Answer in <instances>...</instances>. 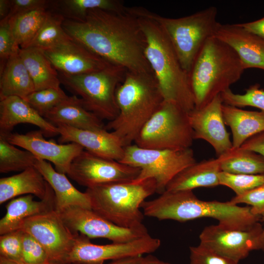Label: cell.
Returning a JSON list of instances; mask_svg holds the SVG:
<instances>
[{
    "mask_svg": "<svg viewBox=\"0 0 264 264\" xmlns=\"http://www.w3.org/2000/svg\"><path fill=\"white\" fill-rule=\"evenodd\" d=\"M63 26L72 39L109 63L153 74L145 56V38L138 19L127 7L121 12L90 10L84 21L65 19Z\"/></svg>",
    "mask_w": 264,
    "mask_h": 264,
    "instance_id": "6da1fadb",
    "label": "cell"
},
{
    "mask_svg": "<svg viewBox=\"0 0 264 264\" xmlns=\"http://www.w3.org/2000/svg\"><path fill=\"white\" fill-rule=\"evenodd\" d=\"M141 208L144 216L159 220L185 222L210 218L218 220L220 226L233 230L251 229L261 219L251 212L250 206H240L229 201L202 200L193 190L165 191L154 199L144 201Z\"/></svg>",
    "mask_w": 264,
    "mask_h": 264,
    "instance_id": "7a4b0ae2",
    "label": "cell"
},
{
    "mask_svg": "<svg viewBox=\"0 0 264 264\" xmlns=\"http://www.w3.org/2000/svg\"><path fill=\"white\" fill-rule=\"evenodd\" d=\"M118 116L105 126L125 147L134 143L163 97L153 74L127 71L116 91Z\"/></svg>",
    "mask_w": 264,
    "mask_h": 264,
    "instance_id": "3957f363",
    "label": "cell"
},
{
    "mask_svg": "<svg viewBox=\"0 0 264 264\" xmlns=\"http://www.w3.org/2000/svg\"><path fill=\"white\" fill-rule=\"evenodd\" d=\"M137 17L145 38V56L164 100L176 103L188 112L192 111L195 105L189 74L167 36L154 21Z\"/></svg>",
    "mask_w": 264,
    "mask_h": 264,
    "instance_id": "277c9868",
    "label": "cell"
},
{
    "mask_svg": "<svg viewBox=\"0 0 264 264\" xmlns=\"http://www.w3.org/2000/svg\"><path fill=\"white\" fill-rule=\"evenodd\" d=\"M244 70L239 57L229 45L214 36L208 39L189 73L195 108H203L230 89Z\"/></svg>",
    "mask_w": 264,
    "mask_h": 264,
    "instance_id": "5b68a950",
    "label": "cell"
},
{
    "mask_svg": "<svg viewBox=\"0 0 264 264\" xmlns=\"http://www.w3.org/2000/svg\"><path fill=\"white\" fill-rule=\"evenodd\" d=\"M127 9L137 17L151 19L159 25L188 74L200 50L207 40L214 36L220 24L215 6L179 18L164 17L142 7H127Z\"/></svg>",
    "mask_w": 264,
    "mask_h": 264,
    "instance_id": "8992f818",
    "label": "cell"
},
{
    "mask_svg": "<svg viewBox=\"0 0 264 264\" xmlns=\"http://www.w3.org/2000/svg\"><path fill=\"white\" fill-rule=\"evenodd\" d=\"M85 192L94 212L118 226L133 228L144 225L141 205L156 192V184L153 179L109 183L87 188Z\"/></svg>",
    "mask_w": 264,
    "mask_h": 264,
    "instance_id": "52a82bcc",
    "label": "cell"
},
{
    "mask_svg": "<svg viewBox=\"0 0 264 264\" xmlns=\"http://www.w3.org/2000/svg\"><path fill=\"white\" fill-rule=\"evenodd\" d=\"M127 70L111 64L95 72L80 75L58 73L61 84L81 97L84 107L101 120H114L119 114L116 91Z\"/></svg>",
    "mask_w": 264,
    "mask_h": 264,
    "instance_id": "ba28073f",
    "label": "cell"
},
{
    "mask_svg": "<svg viewBox=\"0 0 264 264\" xmlns=\"http://www.w3.org/2000/svg\"><path fill=\"white\" fill-rule=\"evenodd\" d=\"M194 140L188 112L176 103L164 100L134 143L144 149L178 150L190 148Z\"/></svg>",
    "mask_w": 264,
    "mask_h": 264,
    "instance_id": "9c48e42d",
    "label": "cell"
},
{
    "mask_svg": "<svg viewBox=\"0 0 264 264\" xmlns=\"http://www.w3.org/2000/svg\"><path fill=\"white\" fill-rule=\"evenodd\" d=\"M140 169L135 183L153 179L156 193H164L171 181L181 171L196 162L193 150H155L140 148L132 144L124 148V154L119 161Z\"/></svg>",
    "mask_w": 264,
    "mask_h": 264,
    "instance_id": "30bf717a",
    "label": "cell"
},
{
    "mask_svg": "<svg viewBox=\"0 0 264 264\" xmlns=\"http://www.w3.org/2000/svg\"><path fill=\"white\" fill-rule=\"evenodd\" d=\"M18 230L35 239L46 251L50 262L56 264H66L78 234L66 226L56 209L24 220Z\"/></svg>",
    "mask_w": 264,
    "mask_h": 264,
    "instance_id": "8fae6325",
    "label": "cell"
},
{
    "mask_svg": "<svg viewBox=\"0 0 264 264\" xmlns=\"http://www.w3.org/2000/svg\"><path fill=\"white\" fill-rule=\"evenodd\" d=\"M160 244L159 239L150 234L127 242L101 245L91 243L88 238L78 233L66 264H103L108 260L113 261L152 253Z\"/></svg>",
    "mask_w": 264,
    "mask_h": 264,
    "instance_id": "7c38bea8",
    "label": "cell"
},
{
    "mask_svg": "<svg viewBox=\"0 0 264 264\" xmlns=\"http://www.w3.org/2000/svg\"><path fill=\"white\" fill-rule=\"evenodd\" d=\"M59 212L65 224L73 232L89 239L103 238L114 243H123L149 234L144 225L133 228L120 227L91 209L73 206Z\"/></svg>",
    "mask_w": 264,
    "mask_h": 264,
    "instance_id": "4fadbf2b",
    "label": "cell"
},
{
    "mask_svg": "<svg viewBox=\"0 0 264 264\" xmlns=\"http://www.w3.org/2000/svg\"><path fill=\"white\" fill-rule=\"evenodd\" d=\"M140 169L83 150L72 161L67 175L87 188L99 184L133 181Z\"/></svg>",
    "mask_w": 264,
    "mask_h": 264,
    "instance_id": "5bb4252c",
    "label": "cell"
},
{
    "mask_svg": "<svg viewBox=\"0 0 264 264\" xmlns=\"http://www.w3.org/2000/svg\"><path fill=\"white\" fill-rule=\"evenodd\" d=\"M262 230V225L260 223L248 230L228 229L219 224L208 225L199 235V244L239 263L246 258L251 251L258 250Z\"/></svg>",
    "mask_w": 264,
    "mask_h": 264,
    "instance_id": "9a60e30c",
    "label": "cell"
},
{
    "mask_svg": "<svg viewBox=\"0 0 264 264\" xmlns=\"http://www.w3.org/2000/svg\"><path fill=\"white\" fill-rule=\"evenodd\" d=\"M220 94L201 109L188 112L194 139H202L210 144L218 157L233 148L230 134L224 122Z\"/></svg>",
    "mask_w": 264,
    "mask_h": 264,
    "instance_id": "2e32d148",
    "label": "cell"
},
{
    "mask_svg": "<svg viewBox=\"0 0 264 264\" xmlns=\"http://www.w3.org/2000/svg\"><path fill=\"white\" fill-rule=\"evenodd\" d=\"M44 135L39 130L25 134L11 133L4 137L11 144L30 152L41 159L52 162L57 172L67 174L72 161L84 149L74 142L58 144L47 140Z\"/></svg>",
    "mask_w": 264,
    "mask_h": 264,
    "instance_id": "e0dca14e",
    "label": "cell"
},
{
    "mask_svg": "<svg viewBox=\"0 0 264 264\" xmlns=\"http://www.w3.org/2000/svg\"><path fill=\"white\" fill-rule=\"evenodd\" d=\"M43 51L58 73L68 75L93 72L111 65L71 37Z\"/></svg>",
    "mask_w": 264,
    "mask_h": 264,
    "instance_id": "ac0fdd59",
    "label": "cell"
},
{
    "mask_svg": "<svg viewBox=\"0 0 264 264\" xmlns=\"http://www.w3.org/2000/svg\"><path fill=\"white\" fill-rule=\"evenodd\" d=\"M55 126L61 144L76 143L92 154L118 162L123 157L125 147L112 132H109L106 129L82 130L63 124Z\"/></svg>",
    "mask_w": 264,
    "mask_h": 264,
    "instance_id": "d6986e66",
    "label": "cell"
},
{
    "mask_svg": "<svg viewBox=\"0 0 264 264\" xmlns=\"http://www.w3.org/2000/svg\"><path fill=\"white\" fill-rule=\"evenodd\" d=\"M214 37L229 45L237 54L245 69L264 70V39L245 30L239 23H220Z\"/></svg>",
    "mask_w": 264,
    "mask_h": 264,
    "instance_id": "ffe728a7",
    "label": "cell"
},
{
    "mask_svg": "<svg viewBox=\"0 0 264 264\" xmlns=\"http://www.w3.org/2000/svg\"><path fill=\"white\" fill-rule=\"evenodd\" d=\"M23 123L37 126L47 137L59 134L57 127L24 99L18 96L0 98V136L6 137L12 133L15 126Z\"/></svg>",
    "mask_w": 264,
    "mask_h": 264,
    "instance_id": "44dd1931",
    "label": "cell"
},
{
    "mask_svg": "<svg viewBox=\"0 0 264 264\" xmlns=\"http://www.w3.org/2000/svg\"><path fill=\"white\" fill-rule=\"evenodd\" d=\"M33 198L32 195H26L13 198L7 204L6 212L0 220V235L18 230L21 222L29 217L56 209L55 194L49 184L43 199L36 201Z\"/></svg>",
    "mask_w": 264,
    "mask_h": 264,
    "instance_id": "7402d4cb",
    "label": "cell"
},
{
    "mask_svg": "<svg viewBox=\"0 0 264 264\" xmlns=\"http://www.w3.org/2000/svg\"><path fill=\"white\" fill-rule=\"evenodd\" d=\"M54 125L63 124L75 128L100 130L105 128L102 120L88 110L80 98L68 96L44 117Z\"/></svg>",
    "mask_w": 264,
    "mask_h": 264,
    "instance_id": "603a6c76",
    "label": "cell"
},
{
    "mask_svg": "<svg viewBox=\"0 0 264 264\" xmlns=\"http://www.w3.org/2000/svg\"><path fill=\"white\" fill-rule=\"evenodd\" d=\"M34 167L52 188L57 211L73 206L91 209L88 195L77 190L65 174L57 172L49 162L37 157Z\"/></svg>",
    "mask_w": 264,
    "mask_h": 264,
    "instance_id": "cb8c5ba5",
    "label": "cell"
},
{
    "mask_svg": "<svg viewBox=\"0 0 264 264\" xmlns=\"http://www.w3.org/2000/svg\"><path fill=\"white\" fill-rule=\"evenodd\" d=\"M220 157L196 162L179 173L168 184L165 191L193 190L197 188L220 185Z\"/></svg>",
    "mask_w": 264,
    "mask_h": 264,
    "instance_id": "d4e9b609",
    "label": "cell"
},
{
    "mask_svg": "<svg viewBox=\"0 0 264 264\" xmlns=\"http://www.w3.org/2000/svg\"><path fill=\"white\" fill-rule=\"evenodd\" d=\"M224 123L232 134L233 148H238L249 138L264 131V112L244 110L223 104L222 106Z\"/></svg>",
    "mask_w": 264,
    "mask_h": 264,
    "instance_id": "484cf974",
    "label": "cell"
},
{
    "mask_svg": "<svg viewBox=\"0 0 264 264\" xmlns=\"http://www.w3.org/2000/svg\"><path fill=\"white\" fill-rule=\"evenodd\" d=\"M48 183L41 173L32 166L21 173L0 179V204L20 195H32L43 199Z\"/></svg>",
    "mask_w": 264,
    "mask_h": 264,
    "instance_id": "4316f807",
    "label": "cell"
},
{
    "mask_svg": "<svg viewBox=\"0 0 264 264\" xmlns=\"http://www.w3.org/2000/svg\"><path fill=\"white\" fill-rule=\"evenodd\" d=\"M19 51L10 57L0 71V98L18 96L25 99L35 91L33 81L20 57Z\"/></svg>",
    "mask_w": 264,
    "mask_h": 264,
    "instance_id": "83f0119b",
    "label": "cell"
},
{
    "mask_svg": "<svg viewBox=\"0 0 264 264\" xmlns=\"http://www.w3.org/2000/svg\"><path fill=\"white\" fill-rule=\"evenodd\" d=\"M20 57L34 85L35 91L46 88H61L59 73L43 50L20 48Z\"/></svg>",
    "mask_w": 264,
    "mask_h": 264,
    "instance_id": "f1b7e54d",
    "label": "cell"
},
{
    "mask_svg": "<svg viewBox=\"0 0 264 264\" xmlns=\"http://www.w3.org/2000/svg\"><path fill=\"white\" fill-rule=\"evenodd\" d=\"M97 9L121 12L126 7L119 0H51L49 8L65 19L76 22L84 21L89 10Z\"/></svg>",
    "mask_w": 264,
    "mask_h": 264,
    "instance_id": "f546056e",
    "label": "cell"
},
{
    "mask_svg": "<svg viewBox=\"0 0 264 264\" xmlns=\"http://www.w3.org/2000/svg\"><path fill=\"white\" fill-rule=\"evenodd\" d=\"M221 171L232 174L264 175V157L241 147L232 148L219 156Z\"/></svg>",
    "mask_w": 264,
    "mask_h": 264,
    "instance_id": "4dcf8cb0",
    "label": "cell"
},
{
    "mask_svg": "<svg viewBox=\"0 0 264 264\" xmlns=\"http://www.w3.org/2000/svg\"><path fill=\"white\" fill-rule=\"evenodd\" d=\"M49 12V9H38L7 19L14 39L21 48L27 47L45 22Z\"/></svg>",
    "mask_w": 264,
    "mask_h": 264,
    "instance_id": "1f68e13d",
    "label": "cell"
},
{
    "mask_svg": "<svg viewBox=\"0 0 264 264\" xmlns=\"http://www.w3.org/2000/svg\"><path fill=\"white\" fill-rule=\"evenodd\" d=\"M65 20V18L61 14L49 10L46 19L27 47L44 50L54 47L69 39L70 37L63 28Z\"/></svg>",
    "mask_w": 264,
    "mask_h": 264,
    "instance_id": "d6a6232c",
    "label": "cell"
},
{
    "mask_svg": "<svg viewBox=\"0 0 264 264\" xmlns=\"http://www.w3.org/2000/svg\"><path fill=\"white\" fill-rule=\"evenodd\" d=\"M37 157L30 152L20 150L0 136V172H22L34 166Z\"/></svg>",
    "mask_w": 264,
    "mask_h": 264,
    "instance_id": "836d02e7",
    "label": "cell"
},
{
    "mask_svg": "<svg viewBox=\"0 0 264 264\" xmlns=\"http://www.w3.org/2000/svg\"><path fill=\"white\" fill-rule=\"evenodd\" d=\"M223 104L238 108L250 106L264 112V90L259 84L250 86L244 94H236L229 89L220 94Z\"/></svg>",
    "mask_w": 264,
    "mask_h": 264,
    "instance_id": "e575fe53",
    "label": "cell"
},
{
    "mask_svg": "<svg viewBox=\"0 0 264 264\" xmlns=\"http://www.w3.org/2000/svg\"><path fill=\"white\" fill-rule=\"evenodd\" d=\"M68 97L62 89L46 88L34 91L25 99L29 105L39 114L44 117L45 114Z\"/></svg>",
    "mask_w": 264,
    "mask_h": 264,
    "instance_id": "d590c367",
    "label": "cell"
},
{
    "mask_svg": "<svg viewBox=\"0 0 264 264\" xmlns=\"http://www.w3.org/2000/svg\"><path fill=\"white\" fill-rule=\"evenodd\" d=\"M220 185L232 189L236 196L242 195L264 183V175L232 174L223 171L219 174Z\"/></svg>",
    "mask_w": 264,
    "mask_h": 264,
    "instance_id": "8d00e7d4",
    "label": "cell"
},
{
    "mask_svg": "<svg viewBox=\"0 0 264 264\" xmlns=\"http://www.w3.org/2000/svg\"><path fill=\"white\" fill-rule=\"evenodd\" d=\"M22 261L27 264H52L40 243L30 235L23 232Z\"/></svg>",
    "mask_w": 264,
    "mask_h": 264,
    "instance_id": "74e56055",
    "label": "cell"
},
{
    "mask_svg": "<svg viewBox=\"0 0 264 264\" xmlns=\"http://www.w3.org/2000/svg\"><path fill=\"white\" fill-rule=\"evenodd\" d=\"M23 231L18 230L0 236V256L22 261V239Z\"/></svg>",
    "mask_w": 264,
    "mask_h": 264,
    "instance_id": "f35d334b",
    "label": "cell"
},
{
    "mask_svg": "<svg viewBox=\"0 0 264 264\" xmlns=\"http://www.w3.org/2000/svg\"><path fill=\"white\" fill-rule=\"evenodd\" d=\"M20 48L14 39L8 20L0 21V71L10 57Z\"/></svg>",
    "mask_w": 264,
    "mask_h": 264,
    "instance_id": "ab89813d",
    "label": "cell"
},
{
    "mask_svg": "<svg viewBox=\"0 0 264 264\" xmlns=\"http://www.w3.org/2000/svg\"><path fill=\"white\" fill-rule=\"evenodd\" d=\"M229 201L237 205L248 204L253 214L262 217L264 216V183L242 195L235 196Z\"/></svg>",
    "mask_w": 264,
    "mask_h": 264,
    "instance_id": "60d3db41",
    "label": "cell"
},
{
    "mask_svg": "<svg viewBox=\"0 0 264 264\" xmlns=\"http://www.w3.org/2000/svg\"><path fill=\"white\" fill-rule=\"evenodd\" d=\"M190 264H239L219 255L203 245L190 247Z\"/></svg>",
    "mask_w": 264,
    "mask_h": 264,
    "instance_id": "b9f144b4",
    "label": "cell"
},
{
    "mask_svg": "<svg viewBox=\"0 0 264 264\" xmlns=\"http://www.w3.org/2000/svg\"><path fill=\"white\" fill-rule=\"evenodd\" d=\"M51 1L50 0H10V10L6 19L36 10L49 9Z\"/></svg>",
    "mask_w": 264,
    "mask_h": 264,
    "instance_id": "7bdbcfd3",
    "label": "cell"
},
{
    "mask_svg": "<svg viewBox=\"0 0 264 264\" xmlns=\"http://www.w3.org/2000/svg\"><path fill=\"white\" fill-rule=\"evenodd\" d=\"M241 147L258 153L264 157V131L247 139Z\"/></svg>",
    "mask_w": 264,
    "mask_h": 264,
    "instance_id": "ee69618b",
    "label": "cell"
},
{
    "mask_svg": "<svg viewBox=\"0 0 264 264\" xmlns=\"http://www.w3.org/2000/svg\"><path fill=\"white\" fill-rule=\"evenodd\" d=\"M239 24L245 30L264 39V17L255 21Z\"/></svg>",
    "mask_w": 264,
    "mask_h": 264,
    "instance_id": "f6af8a7d",
    "label": "cell"
},
{
    "mask_svg": "<svg viewBox=\"0 0 264 264\" xmlns=\"http://www.w3.org/2000/svg\"><path fill=\"white\" fill-rule=\"evenodd\" d=\"M147 256H139L113 261L109 264H146Z\"/></svg>",
    "mask_w": 264,
    "mask_h": 264,
    "instance_id": "bcb514c9",
    "label": "cell"
},
{
    "mask_svg": "<svg viewBox=\"0 0 264 264\" xmlns=\"http://www.w3.org/2000/svg\"><path fill=\"white\" fill-rule=\"evenodd\" d=\"M10 10V0H0V21L6 19Z\"/></svg>",
    "mask_w": 264,
    "mask_h": 264,
    "instance_id": "7dc6e473",
    "label": "cell"
},
{
    "mask_svg": "<svg viewBox=\"0 0 264 264\" xmlns=\"http://www.w3.org/2000/svg\"><path fill=\"white\" fill-rule=\"evenodd\" d=\"M263 225H262V230L259 236L258 242V250H262L264 251V216L261 217Z\"/></svg>",
    "mask_w": 264,
    "mask_h": 264,
    "instance_id": "c3c4849f",
    "label": "cell"
},
{
    "mask_svg": "<svg viewBox=\"0 0 264 264\" xmlns=\"http://www.w3.org/2000/svg\"><path fill=\"white\" fill-rule=\"evenodd\" d=\"M146 264H171L168 262L161 261L153 255L147 256Z\"/></svg>",
    "mask_w": 264,
    "mask_h": 264,
    "instance_id": "681fc988",
    "label": "cell"
},
{
    "mask_svg": "<svg viewBox=\"0 0 264 264\" xmlns=\"http://www.w3.org/2000/svg\"><path fill=\"white\" fill-rule=\"evenodd\" d=\"M0 264H27L22 261H16L0 256Z\"/></svg>",
    "mask_w": 264,
    "mask_h": 264,
    "instance_id": "f907efd6",
    "label": "cell"
},
{
    "mask_svg": "<svg viewBox=\"0 0 264 264\" xmlns=\"http://www.w3.org/2000/svg\"></svg>",
    "mask_w": 264,
    "mask_h": 264,
    "instance_id": "816d5d0a",
    "label": "cell"
}]
</instances>
